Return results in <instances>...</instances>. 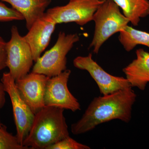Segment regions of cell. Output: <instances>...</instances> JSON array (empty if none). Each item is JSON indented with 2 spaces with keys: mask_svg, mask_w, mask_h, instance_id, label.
<instances>
[{
  "mask_svg": "<svg viewBox=\"0 0 149 149\" xmlns=\"http://www.w3.org/2000/svg\"><path fill=\"white\" fill-rule=\"evenodd\" d=\"M73 63L76 68L89 72L103 95L132 88L126 78L113 76L104 70L93 59L91 54L86 56H78L74 59Z\"/></svg>",
  "mask_w": 149,
  "mask_h": 149,
  "instance_id": "obj_8",
  "label": "cell"
},
{
  "mask_svg": "<svg viewBox=\"0 0 149 149\" xmlns=\"http://www.w3.org/2000/svg\"><path fill=\"white\" fill-rule=\"evenodd\" d=\"M91 148L86 145L78 143L70 136L63 139L47 149H90Z\"/></svg>",
  "mask_w": 149,
  "mask_h": 149,
  "instance_id": "obj_17",
  "label": "cell"
},
{
  "mask_svg": "<svg viewBox=\"0 0 149 149\" xmlns=\"http://www.w3.org/2000/svg\"><path fill=\"white\" fill-rule=\"evenodd\" d=\"M5 91L3 85L1 82H0V110L2 108L5 103ZM0 120V125H2Z\"/></svg>",
  "mask_w": 149,
  "mask_h": 149,
  "instance_id": "obj_20",
  "label": "cell"
},
{
  "mask_svg": "<svg viewBox=\"0 0 149 149\" xmlns=\"http://www.w3.org/2000/svg\"><path fill=\"white\" fill-rule=\"evenodd\" d=\"M6 42L0 37V71L6 67Z\"/></svg>",
  "mask_w": 149,
  "mask_h": 149,
  "instance_id": "obj_19",
  "label": "cell"
},
{
  "mask_svg": "<svg viewBox=\"0 0 149 149\" xmlns=\"http://www.w3.org/2000/svg\"><path fill=\"white\" fill-rule=\"evenodd\" d=\"M71 72V70L66 69L58 75L49 78L45 92V106L56 107L73 112L80 110V104L68 87Z\"/></svg>",
  "mask_w": 149,
  "mask_h": 149,
  "instance_id": "obj_9",
  "label": "cell"
},
{
  "mask_svg": "<svg viewBox=\"0 0 149 149\" xmlns=\"http://www.w3.org/2000/svg\"><path fill=\"white\" fill-rule=\"evenodd\" d=\"M122 10L123 15L133 26L149 15V0H113Z\"/></svg>",
  "mask_w": 149,
  "mask_h": 149,
  "instance_id": "obj_14",
  "label": "cell"
},
{
  "mask_svg": "<svg viewBox=\"0 0 149 149\" xmlns=\"http://www.w3.org/2000/svg\"><path fill=\"white\" fill-rule=\"evenodd\" d=\"M79 40L77 34L60 32L54 45L35 62L32 72L51 77L66 70L67 55Z\"/></svg>",
  "mask_w": 149,
  "mask_h": 149,
  "instance_id": "obj_4",
  "label": "cell"
},
{
  "mask_svg": "<svg viewBox=\"0 0 149 149\" xmlns=\"http://www.w3.org/2000/svg\"><path fill=\"white\" fill-rule=\"evenodd\" d=\"M119 34L118 40L126 52H130L139 45L149 48V33L148 32L127 25Z\"/></svg>",
  "mask_w": 149,
  "mask_h": 149,
  "instance_id": "obj_15",
  "label": "cell"
},
{
  "mask_svg": "<svg viewBox=\"0 0 149 149\" xmlns=\"http://www.w3.org/2000/svg\"><path fill=\"white\" fill-rule=\"evenodd\" d=\"M1 81L5 92L10 97L16 126V136L19 143L22 146L29 134L35 114L20 96L15 81L9 72L3 73Z\"/></svg>",
  "mask_w": 149,
  "mask_h": 149,
  "instance_id": "obj_6",
  "label": "cell"
},
{
  "mask_svg": "<svg viewBox=\"0 0 149 149\" xmlns=\"http://www.w3.org/2000/svg\"><path fill=\"white\" fill-rule=\"evenodd\" d=\"M49 78L44 74L32 72L15 81L20 96L35 114L45 106V92Z\"/></svg>",
  "mask_w": 149,
  "mask_h": 149,
  "instance_id": "obj_10",
  "label": "cell"
},
{
  "mask_svg": "<svg viewBox=\"0 0 149 149\" xmlns=\"http://www.w3.org/2000/svg\"><path fill=\"white\" fill-rule=\"evenodd\" d=\"M136 97L132 88L95 97L80 120L72 124L71 132L74 135H80L114 119L128 123Z\"/></svg>",
  "mask_w": 149,
  "mask_h": 149,
  "instance_id": "obj_1",
  "label": "cell"
},
{
  "mask_svg": "<svg viewBox=\"0 0 149 149\" xmlns=\"http://www.w3.org/2000/svg\"><path fill=\"white\" fill-rule=\"evenodd\" d=\"M56 23L47 13L35 22L24 36L28 44L35 62L49 45Z\"/></svg>",
  "mask_w": 149,
  "mask_h": 149,
  "instance_id": "obj_11",
  "label": "cell"
},
{
  "mask_svg": "<svg viewBox=\"0 0 149 149\" xmlns=\"http://www.w3.org/2000/svg\"><path fill=\"white\" fill-rule=\"evenodd\" d=\"M64 111L56 107L45 106L36 113L22 146L27 149H47L69 136Z\"/></svg>",
  "mask_w": 149,
  "mask_h": 149,
  "instance_id": "obj_2",
  "label": "cell"
},
{
  "mask_svg": "<svg viewBox=\"0 0 149 149\" xmlns=\"http://www.w3.org/2000/svg\"><path fill=\"white\" fill-rule=\"evenodd\" d=\"M0 149H28L19 143L16 136L7 130L4 125H0Z\"/></svg>",
  "mask_w": 149,
  "mask_h": 149,
  "instance_id": "obj_16",
  "label": "cell"
},
{
  "mask_svg": "<svg viewBox=\"0 0 149 149\" xmlns=\"http://www.w3.org/2000/svg\"><path fill=\"white\" fill-rule=\"evenodd\" d=\"M8 3L13 8L21 14L29 30L35 22L45 13L52 0H0Z\"/></svg>",
  "mask_w": 149,
  "mask_h": 149,
  "instance_id": "obj_13",
  "label": "cell"
},
{
  "mask_svg": "<svg viewBox=\"0 0 149 149\" xmlns=\"http://www.w3.org/2000/svg\"><path fill=\"white\" fill-rule=\"evenodd\" d=\"M105 0H69L65 5L49 9L47 13L57 24L74 22L83 26L93 21L98 7Z\"/></svg>",
  "mask_w": 149,
  "mask_h": 149,
  "instance_id": "obj_7",
  "label": "cell"
},
{
  "mask_svg": "<svg viewBox=\"0 0 149 149\" xmlns=\"http://www.w3.org/2000/svg\"><path fill=\"white\" fill-rule=\"evenodd\" d=\"M136 58L123 69L132 88L143 91L149 83V53L143 49L136 51Z\"/></svg>",
  "mask_w": 149,
  "mask_h": 149,
  "instance_id": "obj_12",
  "label": "cell"
},
{
  "mask_svg": "<svg viewBox=\"0 0 149 149\" xmlns=\"http://www.w3.org/2000/svg\"><path fill=\"white\" fill-rule=\"evenodd\" d=\"M0 1V22L24 20L21 14L13 8L7 6Z\"/></svg>",
  "mask_w": 149,
  "mask_h": 149,
  "instance_id": "obj_18",
  "label": "cell"
},
{
  "mask_svg": "<svg viewBox=\"0 0 149 149\" xmlns=\"http://www.w3.org/2000/svg\"><path fill=\"white\" fill-rule=\"evenodd\" d=\"M7 67L15 81L29 73L33 66V56L31 48L24 37L19 34L17 27L11 29V38L6 42Z\"/></svg>",
  "mask_w": 149,
  "mask_h": 149,
  "instance_id": "obj_5",
  "label": "cell"
},
{
  "mask_svg": "<svg viewBox=\"0 0 149 149\" xmlns=\"http://www.w3.org/2000/svg\"><path fill=\"white\" fill-rule=\"evenodd\" d=\"M120 8L113 0H105L100 5L93 17L95 29L89 49L98 54L104 43L112 35L125 29L130 22L121 13Z\"/></svg>",
  "mask_w": 149,
  "mask_h": 149,
  "instance_id": "obj_3",
  "label": "cell"
}]
</instances>
